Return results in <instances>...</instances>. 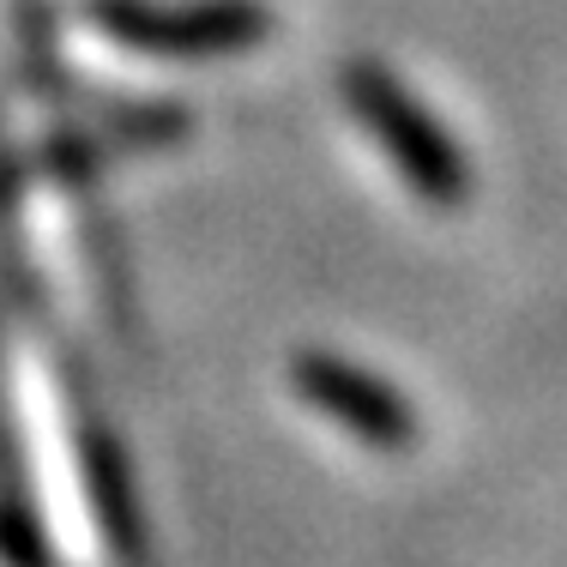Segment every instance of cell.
I'll return each mask as SVG.
<instances>
[{
	"label": "cell",
	"mask_w": 567,
	"mask_h": 567,
	"mask_svg": "<svg viewBox=\"0 0 567 567\" xmlns=\"http://www.w3.org/2000/svg\"><path fill=\"white\" fill-rule=\"evenodd\" d=\"M357 103H362V115L381 127V140L399 152L404 175H411L429 199H441V206H458V199H465V164H458V152L447 145V133H435L411 103H404L399 85H386V79H374V73H357Z\"/></svg>",
	"instance_id": "cell-1"
},
{
	"label": "cell",
	"mask_w": 567,
	"mask_h": 567,
	"mask_svg": "<svg viewBox=\"0 0 567 567\" xmlns=\"http://www.w3.org/2000/svg\"><path fill=\"white\" fill-rule=\"evenodd\" d=\"M315 393L332 404L339 416L362 429L369 441H393L404 447L411 441V416H404V404L393 393H381V386H369L362 374H344V369H315Z\"/></svg>",
	"instance_id": "cell-2"
}]
</instances>
